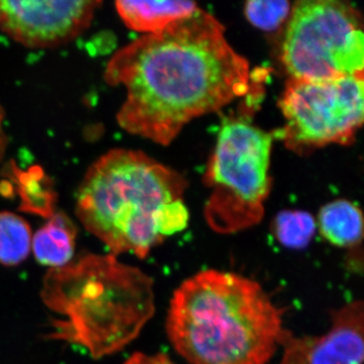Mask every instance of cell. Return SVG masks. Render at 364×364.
<instances>
[{
    "mask_svg": "<svg viewBox=\"0 0 364 364\" xmlns=\"http://www.w3.org/2000/svg\"><path fill=\"white\" fill-rule=\"evenodd\" d=\"M167 334L191 364H267L284 331L282 310L255 280L203 270L170 301Z\"/></svg>",
    "mask_w": 364,
    "mask_h": 364,
    "instance_id": "cell-2",
    "label": "cell"
},
{
    "mask_svg": "<svg viewBox=\"0 0 364 364\" xmlns=\"http://www.w3.org/2000/svg\"><path fill=\"white\" fill-rule=\"evenodd\" d=\"M273 234L284 247L303 249L312 241L317 222L304 210H284L275 217Z\"/></svg>",
    "mask_w": 364,
    "mask_h": 364,
    "instance_id": "cell-14",
    "label": "cell"
},
{
    "mask_svg": "<svg viewBox=\"0 0 364 364\" xmlns=\"http://www.w3.org/2000/svg\"><path fill=\"white\" fill-rule=\"evenodd\" d=\"M291 6L286 0H253L245 4L244 13L254 26L272 32L287 20Z\"/></svg>",
    "mask_w": 364,
    "mask_h": 364,
    "instance_id": "cell-15",
    "label": "cell"
},
{
    "mask_svg": "<svg viewBox=\"0 0 364 364\" xmlns=\"http://www.w3.org/2000/svg\"><path fill=\"white\" fill-rule=\"evenodd\" d=\"M4 111L0 105V162L4 159L7 147V136L4 130Z\"/></svg>",
    "mask_w": 364,
    "mask_h": 364,
    "instance_id": "cell-17",
    "label": "cell"
},
{
    "mask_svg": "<svg viewBox=\"0 0 364 364\" xmlns=\"http://www.w3.org/2000/svg\"><path fill=\"white\" fill-rule=\"evenodd\" d=\"M272 141V134L243 119L223 124L205 176L212 189L205 221L217 233H236L262 220Z\"/></svg>",
    "mask_w": 364,
    "mask_h": 364,
    "instance_id": "cell-5",
    "label": "cell"
},
{
    "mask_svg": "<svg viewBox=\"0 0 364 364\" xmlns=\"http://www.w3.org/2000/svg\"><path fill=\"white\" fill-rule=\"evenodd\" d=\"M32 232L28 223L16 214L0 213V263L7 267L20 264L32 247Z\"/></svg>",
    "mask_w": 364,
    "mask_h": 364,
    "instance_id": "cell-13",
    "label": "cell"
},
{
    "mask_svg": "<svg viewBox=\"0 0 364 364\" xmlns=\"http://www.w3.org/2000/svg\"><path fill=\"white\" fill-rule=\"evenodd\" d=\"M317 227L326 240L338 247L356 248L363 241V214L348 200H334L321 208Z\"/></svg>",
    "mask_w": 364,
    "mask_h": 364,
    "instance_id": "cell-12",
    "label": "cell"
},
{
    "mask_svg": "<svg viewBox=\"0 0 364 364\" xmlns=\"http://www.w3.org/2000/svg\"><path fill=\"white\" fill-rule=\"evenodd\" d=\"M331 327L320 336H296L284 329L279 364H363L364 308L353 301L332 312Z\"/></svg>",
    "mask_w": 364,
    "mask_h": 364,
    "instance_id": "cell-9",
    "label": "cell"
},
{
    "mask_svg": "<svg viewBox=\"0 0 364 364\" xmlns=\"http://www.w3.org/2000/svg\"><path fill=\"white\" fill-rule=\"evenodd\" d=\"M116 9L127 26L146 35L162 32L177 21L188 18L198 11L195 2L181 0L141 1L121 0Z\"/></svg>",
    "mask_w": 364,
    "mask_h": 364,
    "instance_id": "cell-10",
    "label": "cell"
},
{
    "mask_svg": "<svg viewBox=\"0 0 364 364\" xmlns=\"http://www.w3.org/2000/svg\"><path fill=\"white\" fill-rule=\"evenodd\" d=\"M105 79L126 88L119 127L162 146L193 119L220 111L251 90L247 60L229 44L222 23L202 9L124 46L107 62Z\"/></svg>",
    "mask_w": 364,
    "mask_h": 364,
    "instance_id": "cell-1",
    "label": "cell"
},
{
    "mask_svg": "<svg viewBox=\"0 0 364 364\" xmlns=\"http://www.w3.org/2000/svg\"><path fill=\"white\" fill-rule=\"evenodd\" d=\"M124 364H176L165 354H145L136 352Z\"/></svg>",
    "mask_w": 364,
    "mask_h": 364,
    "instance_id": "cell-16",
    "label": "cell"
},
{
    "mask_svg": "<svg viewBox=\"0 0 364 364\" xmlns=\"http://www.w3.org/2000/svg\"><path fill=\"white\" fill-rule=\"evenodd\" d=\"M282 61L291 78L327 80L363 74L364 33L358 9L337 0L294 4Z\"/></svg>",
    "mask_w": 364,
    "mask_h": 364,
    "instance_id": "cell-6",
    "label": "cell"
},
{
    "mask_svg": "<svg viewBox=\"0 0 364 364\" xmlns=\"http://www.w3.org/2000/svg\"><path fill=\"white\" fill-rule=\"evenodd\" d=\"M41 296L56 316L49 338L77 345L97 359L131 343L155 311L153 280L112 254H87L51 268Z\"/></svg>",
    "mask_w": 364,
    "mask_h": 364,
    "instance_id": "cell-4",
    "label": "cell"
},
{
    "mask_svg": "<svg viewBox=\"0 0 364 364\" xmlns=\"http://www.w3.org/2000/svg\"><path fill=\"white\" fill-rule=\"evenodd\" d=\"M100 4L82 0H0V30L26 47H58L85 32Z\"/></svg>",
    "mask_w": 364,
    "mask_h": 364,
    "instance_id": "cell-8",
    "label": "cell"
},
{
    "mask_svg": "<svg viewBox=\"0 0 364 364\" xmlns=\"http://www.w3.org/2000/svg\"><path fill=\"white\" fill-rule=\"evenodd\" d=\"M75 237L76 229L70 219L62 213L53 214L47 224L33 236L32 244L36 258L47 267H65L73 257Z\"/></svg>",
    "mask_w": 364,
    "mask_h": 364,
    "instance_id": "cell-11",
    "label": "cell"
},
{
    "mask_svg": "<svg viewBox=\"0 0 364 364\" xmlns=\"http://www.w3.org/2000/svg\"><path fill=\"white\" fill-rule=\"evenodd\" d=\"M363 74L306 80L289 78L279 107L289 148L348 145L363 124Z\"/></svg>",
    "mask_w": 364,
    "mask_h": 364,
    "instance_id": "cell-7",
    "label": "cell"
},
{
    "mask_svg": "<svg viewBox=\"0 0 364 364\" xmlns=\"http://www.w3.org/2000/svg\"><path fill=\"white\" fill-rule=\"evenodd\" d=\"M186 181L140 151L112 149L91 164L76 196L83 226L112 251L143 259L188 224Z\"/></svg>",
    "mask_w": 364,
    "mask_h": 364,
    "instance_id": "cell-3",
    "label": "cell"
}]
</instances>
